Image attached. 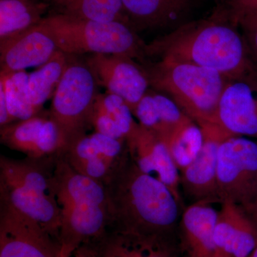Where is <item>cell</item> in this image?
I'll return each instance as SVG.
<instances>
[{
	"mask_svg": "<svg viewBox=\"0 0 257 257\" xmlns=\"http://www.w3.org/2000/svg\"><path fill=\"white\" fill-rule=\"evenodd\" d=\"M104 186L110 229L174 239L185 207L165 184L142 172L130 155Z\"/></svg>",
	"mask_w": 257,
	"mask_h": 257,
	"instance_id": "cell-1",
	"label": "cell"
},
{
	"mask_svg": "<svg viewBox=\"0 0 257 257\" xmlns=\"http://www.w3.org/2000/svg\"><path fill=\"white\" fill-rule=\"evenodd\" d=\"M52 183L60 209L61 257H72L82 245L99 241L110 229L107 193L104 184L81 175L60 155Z\"/></svg>",
	"mask_w": 257,
	"mask_h": 257,
	"instance_id": "cell-2",
	"label": "cell"
},
{
	"mask_svg": "<svg viewBox=\"0 0 257 257\" xmlns=\"http://www.w3.org/2000/svg\"><path fill=\"white\" fill-rule=\"evenodd\" d=\"M56 157L19 160L1 155L0 201L37 221L59 241L60 209L52 183Z\"/></svg>",
	"mask_w": 257,
	"mask_h": 257,
	"instance_id": "cell-3",
	"label": "cell"
},
{
	"mask_svg": "<svg viewBox=\"0 0 257 257\" xmlns=\"http://www.w3.org/2000/svg\"><path fill=\"white\" fill-rule=\"evenodd\" d=\"M157 87L175 96L177 104L199 126L217 124V111L224 87L222 74L187 62L165 60L153 78Z\"/></svg>",
	"mask_w": 257,
	"mask_h": 257,
	"instance_id": "cell-4",
	"label": "cell"
},
{
	"mask_svg": "<svg viewBox=\"0 0 257 257\" xmlns=\"http://www.w3.org/2000/svg\"><path fill=\"white\" fill-rule=\"evenodd\" d=\"M178 38L167 51L165 60L196 64L221 74L252 65L247 62L246 47L241 36L224 23L202 24Z\"/></svg>",
	"mask_w": 257,
	"mask_h": 257,
	"instance_id": "cell-5",
	"label": "cell"
},
{
	"mask_svg": "<svg viewBox=\"0 0 257 257\" xmlns=\"http://www.w3.org/2000/svg\"><path fill=\"white\" fill-rule=\"evenodd\" d=\"M42 23L50 30L57 48L66 55L104 54L132 57L138 40L133 28L120 22H98L60 14Z\"/></svg>",
	"mask_w": 257,
	"mask_h": 257,
	"instance_id": "cell-6",
	"label": "cell"
},
{
	"mask_svg": "<svg viewBox=\"0 0 257 257\" xmlns=\"http://www.w3.org/2000/svg\"><path fill=\"white\" fill-rule=\"evenodd\" d=\"M98 84L87 64L69 62L54 93L49 112L60 128L65 147L85 135L92 126L91 118L98 95Z\"/></svg>",
	"mask_w": 257,
	"mask_h": 257,
	"instance_id": "cell-7",
	"label": "cell"
},
{
	"mask_svg": "<svg viewBox=\"0 0 257 257\" xmlns=\"http://www.w3.org/2000/svg\"><path fill=\"white\" fill-rule=\"evenodd\" d=\"M216 198L241 206L253 214L257 202V141L230 136L219 147Z\"/></svg>",
	"mask_w": 257,
	"mask_h": 257,
	"instance_id": "cell-8",
	"label": "cell"
},
{
	"mask_svg": "<svg viewBox=\"0 0 257 257\" xmlns=\"http://www.w3.org/2000/svg\"><path fill=\"white\" fill-rule=\"evenodd\" d=\"M125 143L94 132L70 142L60 155L81 175L105 185L127 159Z\"/></svg>",
	"mask_w": 257,
	"mask_h": 257,
	"instance_id": "cell-9",
	"label": "cell"
},
{
	"mask_svg": "<svg viewBox=\"0 0 257 257\" xmlns=\"http://www.w3.org/2000/svg\"><path fill=\"white\" fill-rule=\"evenodd\" d=\"M0 257H61V246L41 225L0 201Z\"/></svg>",
	"mask_w": 257,
	"mask_h": 257,
	"instance_id": "cell-10",
	"label": "cell"
},
{
	"mask_svg": "<svg viewBox=\"0 0 257 257\" xmlns=\"http://www.w3.org/2000/svg\"><path fill=\"white\" fill-rule=\"evenodd\" d=\"M0 140L10 150L35 160L58 156L65 147L60 128L50 114H38L2 126Z\"/></svg>",
	"mask_w": 257,
	"mask_h": 257,
	"instance_id": "cell-11",
	"label": "cell"
},
{
	"mask_svg": "<svg viewBox=\"0 0 257 257\" xmlns=\"http://www.w3.org/2000/svg\"><path fill=\"white\" fill-rule=\"evenodd\" d=\"M204 143L194 161L180 172L181 189L193 202L216 198L219 147L227 135L218 124L201 126ZM218 200V199H217Z\"/></svg>",
	"mask_w": 257,
	"mask_h": 257,
	"instance_id": "cell-12",
	"label": "cell"
},
{
	"mask_svg": "<svg viewBox=\"0 0 257 257\" xmlns=\"http://www.w3.org/2000/svg\"><path fill=\"white\" fill-rule=\"evenodd\" d=\"M126 146L130 158L138 168L165 184L184 207L180 173L168 148L156 134L140 124L136 133L126 140Z\"/></svg>",
	"mask_w": 257,
	"mask_h": 257,
	"instance_id": "cell-13",
	"label": "cell"
},
{
	"mask_svg": "<svg viewBox=\"0 0 257 257\" xmlns=\"http://www.w3.org/2000/svg\"><path fill=\"white\" fill-rule=\"evenodd\" d=\"M87 65L95 75L98 84L108 92L122 98L134 114L140 101L146 94L148 79L125 55L94 54Z\"/></svg>",
	"mask_w": 257,
	"mask_h": 257,
	"instance_id": "cell-14",
	"label": "cell"
},
{
	"mask_svg": "<svg viewBox=\"0 0 257 257\" xmlns=\"http://www.w3.org/2000/svg\"><path fill=\"white\" fill-rule=\"evenodd\" d=\"M43 23L15 36L0 40L1 72H19L46 63L58 51Z\"/></svg>",
	"mask_w": 257,
	"mask_h": 257,
	"instance_id": "cell-15",
	"label": "cell"
},
{
	"mask_svg": "<svg viewBox=\"0 0 257 257\" xmlns=\"http://www.w3.org/2000/svg\"><path fill=\"white\" fill-rule=\"evenodd\" d=\"M218 257H250L257 247V220L237 204L221 202L215 231Z\"/></svg>",
	"mask_w": 257,
	"mask_h": 257,
	"instance_id": "cell-16",
	"label": "cell"
},
{
	"mask_svg": "<svg viewBox=\"0 0 257 257\" xmlns=\"http://www.w3.org/2000/svg\"><path fill=\"white\" fill-rule=\"evenodd\" d=\"M217 124L229 136L257 140V77L225 87L217 111Z\"/></svg>",
	"mask_w": 257,
	"mask_h": 257,
	"instance_id": "cell-17",
	"label": "cell"
},
{
	"mask_svg": "<svg viewBox=\"0 0 257 257\" xmlns=\"http://www.w3.org/2000/svg\"><path fill=\"white\" fill-rule=\"evenodd\" d=\"M217 202L198 201L184 209L179 229L188 257H218L214 231L219 210L213 206Z\"/></svg>",
	"mask_w": 257,
	"mask_h": 257,
	"instance_id": "cell-18",
	"label": "cell"
},
{
	"mask_svg": "<svg viewBox=\"0 0 257 257\" xmlns=\"http://www.w3.org/2000/svg\"><path fill=\"white\" fill-rule=\"evenodd\" d=\"M98 257H178L175 240L109 229L98 241Z\"/></svg>",
	"mask_w": 257,
	"mask_h": 257,
	"instance_id": "cell-19",
	"label": "cell"
},
{
	"mask_svg": "<svg viewBox=\"0 0 257 257\" xmlns=\"http://www.w3.org/2000/svg\"><path fill=\"white\" fill-rule=\"evenodd\" d=\"M130 25L140 28L168 26L188 13L192 0H121Z\"/></svg>",
	"mask_w": 257,
	"mask_h": 257,
	"instance_id": "cell-20",
	"label": "cell"
},
{
	"mask_svg": "<svg viewBox=\"0 0 257 257\" xmlns=\"http://www.w3.org/2000/svg\"><path fill=\"white\" fill-rule=\"evenodd\" d=\"M134 114L140 125L152 130L158 136L170 133L189 118L183 114L177 103L161 94H145Z\"/></svg>",
	"mask_w": 257,
	"mask_h": 257,
	"instance_id": "cell-21",
	"label": "cell"
},
{
	"mask_svg": "<svg viewBox=\"0 0 257 257\" xmlns=\"http://www.w3.org/2000/svg\"><path fill=\"white\" fill-rule=\"evenodd\" d=\"M50 5L40 0H0V40L41 23Z\"/></svg>",
	"mask_w": 257,
	"mask_h": 257,
	"instance_id": "cell-22",
	"label": "cell"
},
{
	"mask_svg": "<svg viewBox=\"0 0 257 257\" xmlns=\"http://www.w3.org/2000/svg\"><path fill=\"white\" fill-rule=\"evenodd\" d=\"M57 14L98 22H120L130 25L121 0H49Z\"/></svg>",
	"mask_w": 257,
	"mask_h": 257,
	"instance_id": "cell-23",
	"label": "cell"
},
{
	"mask_svg": "<svg viewBox=\"0 0 257 257\" xmlns=\"http://www.w3.org/2000/svg\"><path fill=\"white\" fill-rule=\"evenodd\" d=\"M58 50L51 60L29 74L28 94L30 102L37 112L50 96H53L69 61Z\"/></svg>",
	"mask_w": 257,
	"mask_h": 257,
	"instance_id": "cell-24",
	"label": "cell"
},
{
	"mask_svg": "<svg viewBox=\"0 0 257 257\" xmlns=\"http://www.w3.org/2000/svg\"><path fill=\"white\" fill-rule=\"evenodd\" d=\"M158 138L168 148L179 173L197 156L204 138L202 127L189 118L171 133Z\"/></svg>",
	"mask_w": 257,
	"mask_h": 257,
	"instance_id": "cell-25",
	"label": "cell"
},
{
	"mask_svg": "<svg viewBox=\"0 0 257 257\" xmlns=\"http://www.w3.org/2000/svg\"><path fill=\"white\" fill-rule=\"evenodd\" d=\"M29 74L25 70L5 73L1 72L0 83L4 87L8 112L12 121L28 119L38 114L28 94Z\"/></svg>",
	"mask_w": 257,
	"mask_h": 257,
	"instance_id": "cell-26",
	"label": "cell"
},
{
	"mask_svg": "<svg viewBox=\"0 0 257 257\" xmlns=\"http://www.w3.org/2000/svg\"><path fill=\"white\" fill-rule=\"evenodd\" d=\"M99 97L106 111L124 135L126 140L133 136L140 124H137L134 121L133 111L124 99L109 92L106 94H99Z\"/></svg>",
	"mask_w": 257,
	"mask_h": 257,
	"instance_id": "cell-27",
	"label": "cell"
},
{
	"mask_svg": "<svg viewBox=\"0 0 257 257\" xmlns=\"http://www.w3.org/2000/svg\"><path fill=\"white\" fill-rule=\"evenodd\" d=\"M91 125L94 128L96 133H100L116 140L126 142L124 135L104 107L99 97V94L96 96L94 102L91 118Z\"/></svg>",
	"mask_w": 257,
	"mask_h": 257,
	"instance_id": "cell-28",
	"label": "cell"
},
{
	"mask_svg": "<svg viewBox=\"0 0 257 257\" xmlns=\"http://www.w3.org/2000/svg\"><path fill=\"white\" fill-rule=\"evenodd\" d=\"M238 22L242 25L247 37L248 48L252 58V64L257 74V13L246 15Z\"/></svg>",
	"mask_w": 257,
	"mask_h": 257,
	"instance_id": "cell-29",
	"label": "cell"
},
{
	"mask_svg": "<svg viewBox=\"0 0 257 257\" xmlns=\"http://www.w3.org/2000/svg\"><path fill=\"white\" fill-rule=\"evenodd\" d=\"M236 20L246 15L257 13V0H230Z\"/></svg>",
	"mask_w": 257,
	"mask_h": 257,
	"instance_id": "cell-30",
	"label": "cell"
},
{
	"mask_svg": "<svg viewBox=\"0 0 257 257\" xmlns=\"http://www.w3.org/2000/svg\"><path fill=\"white\" fill-rule=\"evenodd\" d=\"M11 117L8 112V105H7L6 97L4 87L3 84L0 83V125L2 126L12 124Z\"/></svg>",
	"mask_w": 257,
	"mask_h": 257,
	"instance_id": "cell-31",
	"label": "cell"
},
{
	"mask_svg": "<svg viewBox=\"0 0 257 257\" xmlns=\"http://www.w3.org/2000/svg\"><path fill=\"white\" fill-rule=\"evenodd\" d=\"M72 257H98V241L83 244L74 251Z\"/></svg>",
	"mask_w": 257,
	"mask_h": 257,
	"instance_id": "cell-32",
	"label": "cell"
},
{
	"mask_svg": "<svg viewBox=\"0 0 257 257\" xmlns=\"http://www.w3.org/2000/svg\"><path fill=\"white\" fill-rule=\"evenodd\" d=\"M253 215L255 218H256L257 220V202L256 203V205H255L254 209H253Z\"/></svg>",
	"mask_w": 257,
	"mask_h": 257,
	"instance_id": "cell-33",
	"label": "cell"
},
{
	"mask_svg": "<svg viewBox=\"0 0 257 257\" xmlns=\"http://www.w3.org/2000/svg\"><path fill=\"white\" fill-rule=\"evenodd\" d=\"M250 257H257V247L256 249H255L254 251H253L252 254H251V256Z\"/></svg>",
	"mask_w": 257,
	"mask_h": 257,
	"instance_id": "cell-34",
	"label": "cell"
}]
</instances>
